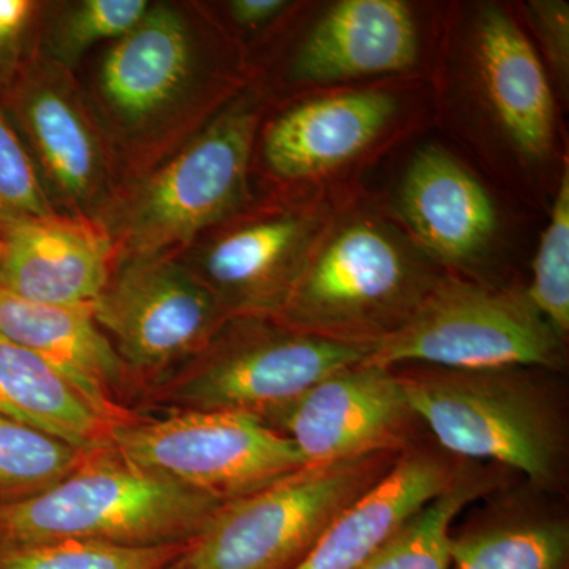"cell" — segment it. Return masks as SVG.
Here are the masks:
<instances>
[{
  "label": "cell",
  "mask_w": 569,
  "mask_h": 569,
  "mask_svg": "<svg viewBox=\"0 0 569 569\" xmlns=\"http://www.w3.org/2000/svg\"><path fill=\"white\" fill-rule=\"evenodd\" d=\"M89 455L0 415V505L39 496L73 473Z\"/></svg>",
  "instance_id": "cell-24"
},
{
  "label": "cell",
  "mask_w": 569,
  "mask_h": 569,
  "mask_svg": "<svg viewBox=\"0 0 569 569\" xmlns=\"http://www.w3.org/2000/svg\"><path fill=\"white\" fill-rule=\"evenodd\" d=\"M395 370L438 448L458 459L515 470L541 492L561 488L567 417L549 381L538 376L542 369L408 365Z\"/></svg>",
  "instance_id": "cell-1"
},
{
  "label": "cell",
  "mask_w": 569,
  "mask_h": 569,
  "mask_svg": "<svg viewBox=\"0 0 569 569\" xmlns=\"http://www.w3.org/2000/svg\"><path fill=\"white\" fill-rule=\"evenodd\" d=\"M529 13L561 84L569 74V7L560 0H533Z\"/></svg>",
  "instance_id": "cell-29"
},
{
  "label": "cell",
  "mask_w": 569,
  "mask_h": 569,
  "mask_svg": "<svg viewBox=\"0 0 569 569\" xmlns=\"http://www.w3.org/2000/svg\"><path fill=\"white\" fill-rule=\"evenodd\" d=\"M418 58L413 13L400 0H342L302 41L298 80L331 82L410 69Z\"/></svg>",
  "instance_id": "cell-18"
},
{
  "label": "cell",
  "mask_w": 569,
  "mask_h": 569,
  "mask_svg": "<svg viewBox=\"0 0 569 569\" xmlns=\"http://www.w3.org/2000/svg\"><path fill=\"white\" fill-rule=\"evenodd\" d=\"M0 288L43 305H96L118 264V244L104 224L54 212L0 234Z\"/></svg>",
  "instance_id": "cell-12"
},
{
  "label": "cell",
  "mask_w": 569,
  "mask_h": 569,
  "mask_svg": "<svg viewBox=\"0 0 569 569\" xmlns=\"http://www.w3.org/2000/svg\"><path fill=\"white\" fill-rule=\"evenodd\" d=\"M399 208L438 263H475L496 236L497 211L488 190L443 149L415 156L400 186Z\"/></svg>",
  "instance_id": "cell-17"
},
{
  "label": "cell",
  "mask_w": 569,
  "mask_h": 569,
  "mask_svg": "<svg viewBox=\"0 0 569 569\" xmlns=\"http://www.w3.org/2000/svg\"><path fill=\"white\" fill-rule=\"evenodd\" d=\"M451 569H568L569 523L535 505L509 501L451 535Z\"/></svg>",
  "instance_id": "cell-22"
},
{
  "label": "cell",
  "mask_w": 569,
  "mask_h": 569,
  "mask_svg": "<svg viewBox=\"0 0 569 569\" xmlns=\"http://www.w3.org/2000/svg\"><path fill=\"white\" fill-rule=\"evenodd\" d=\"M151 7L148 0H82L63 11L48 36L50 61L69 70L102 41L122 39Z\"/></svg>",
  "instance_id": "cell-26"
},
{
  "label": "cell",
  "mask_w": 569,
  "mask_h": 569,
  "mask_svg": "<svg viewBox=\"0 0 569 569\" xmlns=\"http://www.w3.org/2000/svg\"><path fill=\"white\" fill-rule=\"evenodd\" d=\"M266 425L290 438L307 466L402 452L421 426L391 367L359 365L318 381Z\"/></svg>",
  "instance_id": "cell-10"
},
{
  "label": "cell",
  "mask_w": 569,
  "mask_h": 569,
  "mask_svg": "<svg viewBox=\"0 0 569 569\" xmlns=\"http://www.w3.org/2000/svg\"><path fill=\"white\" fill-rule=\"evenodd\" d=\"M0 415L43 430L82 452L114 448L118 422L47 361L0 336Z\"/></svg>",
  "instance_id": "cell-21"
},
{
  "label": "cell",
  "mask_w": 569,
  "mask_h": 569,
  "mask_svg": "<svg viewBox=\"0 0 569 569\" xmlns=\"http://www.w3.org/2000/svg\"><path fill=\"white\" fill-rule=\"evenodd\" d=\"M11 112L50 197L88 216L104 189L107 151L67 70L51 61L29 67L14 86Z\"/></svg>",
  "instance_id": "cell-11"
},
{
  "label": "cell",
  "mask_w": 569,
  "mask_h": 569,
  "mask_svg": "<svg viewBox=\"0 0 569 569\" xmlns=\"http://www.w3.org/2000/svg\"><path fill=\"white\" fill-rule=\"evenodd\" d=\"M37 9L32 0H0V77L13 73Z\"/></svg>",
  "instance_id": "cell-30"
},
{
  "label": "cell",
  "mask_w": 569,
  "mask_h": 569,
  "mask_svg": "<svg viewBox=\"0 0 569 569\" xmlns=\"http://www.w3.org/2000/svg\"><path fill=\"white\" fill-rule=\"evenodd\" d=\"M223 503L138 466L114 448L103 449L39 496L0 505V549L59 539L121 546L192 542Z\"/></svg>",
  "instance_id": "cell-2"
},
{
  "label": "cell",
  "mask_w": 569,
  "mask_h": 569,
  "mask_svg": "<svg viewBox=\"0 0 569 569\" xmlns=\"http://www.w3.org/2000/svg\"><path fill=\"white\" fill-rule=\"evenodd\" d=\"M372 350V343L326 339L276 318H230L151 399L178 411H228L266 425L318 381L366 362Z\"/></svg>",
  "instance_id": "cell-4"
},
{
  "label": "cell",
  "mask_w": 569,
  "mask_h": 569,
  "mask_svg": "<svg viewBox=\"0 0 569 569\" xmlns=\"http://www.w3.org/2000/svg\"><path fill=\"white\" fill-rule=\"evenodd\" d=\"M531 306L550 328L567 339L569 331V173L561 178L549 223L539 241L533 274L526 290Z\"/></svg>",
  "instance_id": "cell-27"
},
{
  "label": "cell",
  "mask_w": 569,
  "mask_h": 569,
  "mask_svg": "<svg viewBox=\"0 0 569 569\" xmlns=\"http://www.w3.org/2000/svg\"><path fill=\"white\" fill-rule=\"evenodd\" d=\"M505 468L463 460L455 485L419 509L359 569H451L452 526L475 501L500 488Z\"/></svg>",
  "instance_id": "cell-23"
},
{
  "label": "cell",
  "mask_w": 569,
  "mask_h": 569,
  "mask_svg": "<svg viewBox=\"0 0 569 569\" xmlns=\"http://www.w3.org/2000/svg\"><path fill=\"white\" fill-rule=\"evenodd\" d=\"M54 212L28 146L0 107V234L13 224Z\"/></svg>",
  "instance_id": "cell-28"
},
{
  "label": "cell",
  "mask_w": 569,
  "mask_h": 569,
  "mask_svg": "<svg viewBox=\"0 0 569 569\" xmlns=\"http://www.w3.org/2000/svg\"><path fill=\"white\" fill-rule=\"evenodd\" d=\"M369 365L445 369L535 367L560 370L563 339L526 291L440 277L413 316L373 346Z\"/></svg>",
  "instance_id": "cell-6"
},
{
  "label": "cell",
  "mask_w": 569,
  "mask_h": 569,
  "mask_svg": "<svg viewBox=\"0 0 569 569\" xmlns=\"http://www.w3.org/2000/svg\"><path fill=\"white\" fill-rule=\"evenodd\" d=\"M391 93L350 91L296 104L266 130L263 156L283 179L323 174L365 151L395 118Z\"/></svg>",
  "instance_id": "cell-19"
},
{
  "label": "cell",
  "mask_w": 569,
  "mask_h": 569,
  "mask_svg": "<svg viewBox=\"0 0 569 569\" xmlns=\"http://www.w3.org/2000/svg\"><path fill=\"white\" fill-rule=\"evenodd\" d=\"M190 542L121 546L59 539L0 549V569H163L181 559Z\"/></svg>",
  "instance_id": "cell-25"
},
{
  "label": "cell",
  "mask_w": 569,
  "mask_h": 569,
  "mask_svg": "<svg viewBox=\"0 0 569 569\" xmlns=\"http://www.w3.org/2000/svg\"><path fill=\"white\" fill-rule=\"evenodd\" d=\"M462 463L436 443L411 445L328 527L295 569L361 568L419 509L455 485Z\"/></svg>",
  "instance_id": "cell-16"
},
{
  "label": "cell",
  "mask_w": 569,
  "mask_h": 569,
  "mask_svg": "<svg viewBox=\"0 0 569 569\" xmlns=\"http://www.w3.org/2000/svg\"><path fill=\"white\" fill-rule=\"evenodd\" d=\"M200 52L178 7H149L137 26L108 48L97 89L112 121L141 132L181 103L197 78Z\"/></svg>",
  "instance_id": "cell-13"
},
{
  "label": "cell",
  "mask_w": 569,
  "mask_h": 569,
  "mask_svg": "<svg viewBox=\"0 0 569 569\" xmlns=\"http://www.w3.org/2000/svg\"><path fill=\"white\" fill-rule=\"evenodd\" d=\"M163 569H190V568L187 567L186 563H183L182 557H181V559L173 561V563L168 565V567H164Z\"/></svg>",
  "instance_id": "cell-32"
},
{
  "label": "cell",
  "mask_w": 569,
  "mask_h": 569,
  "mask_svg": "<svg viewBox=\"0 0 569 569\" xmlns=\"http://www.w3.org/2000/svg\"><path fill=\"white\" fill-rule=\"evenodd\" d=\"M438 280L387 227L353 220L316 241L276 320L376 346L413 316Z\"/></svg>",
  "instance_id": "cell-3"
},
{
  "label": "cell",
  "mask_w": 569,
  "mask_h": 569,
  "mask_svg": "<svg viewBox=\"0 0 569 569\" xmlns=\"http://www.w3.org/2000/svg\"><path fill=\"white\" fill-rule=\"evenodd\" d=\"M402 452L306 466L224 501L190 542L183 563L190 569H295Z\"/></svg>",
  "instance_id": "cell-5"
},
{
  "label": "cell",
  "mask_w": 569,
  "mask_h": 569,
  "mask_svg": "<svg viewBox=\"0 0 569 569\" xmlns=\"http://www.w3.org/2000/svg\"><path fill=\"white\" fill-rule=\"evenodd\" d=\"M2 250H3L2 239H0V260H2Z\"/></svg>",
  "instance_id": "cell-33"
},
{
  "label": "cell",
  "mask_w": 569,
  "mask_h": 569,
  "mask_svg": "<svg viewBox=\"0 0 569 569\" xmlns=\"http://www.w3.org/2000/svg\"><path fill=\"white\" fill-rule=\"evenodd\" d=\"M93 316L138 377L186 365L230 320L189 266L171 254L123 258L93 305Z\"/></svg>",
  "instance_id": "cell-9"
},
{
  "label": "cell",
  "mask_w": 569,
  "mask_h": 569,
  "mask_svg": "<svg viewBox=\"0 0 569 569\" xmlns=\"http://www.w3.org/2000/svg\"><path fill=\"white\" fill-rule=\"evenodd\" d=\"M116 451L187 488L228 501L306 467L290 438L228 411H176L116 427Z\"/></svg>",
  "instance_id": "cell-8"
},
{
  "label": "cell",
  "mask_w": 569,
  "mask_h": 569,
  "mask_svg": "<svg viewBox=\"0 0 569 569\" xmlns=\"http://www.w3.org/2000/svg\"><path fill=\"white\" fill-rule=\"evenodd\" d=\"M479 78L509 140L523 156L552 149L553 97L548 74L526 33L507 11L486 7L477 28Z\"/></svg>",
  "instance_id": "cell-20"
},
{
  "label": "cell",
  "mask_w": 569,
  "mask_h": 569,
  "mask_svg": "<svg viewBox=\"0 0 569 569\" xmlns=\"http://www.w3.org/2000/svg\"><path fill=\"white\" fill-rule=\"evenodd\" d=\"M0 336L58 369L119 426L140 417L123 406L130 372L97 323L93 305H43L0 288Z\"/></svg>",
  "instance_id": "cell-15"
},
{
  "label": "cell",
  "mask_w": 569,
  "mask_h": 569,
  "mask_svg": "<svg viewBox=\"0 0 569 569\" xmlns=\"http://www.w3.org/2000/svg\"><path fill=\"white\" fill-rule=\"evenodd\" d=\"M257 108L241 100L134 190L119 241L130 254H170L242 204L257 133Z\"/></svg>",
  "instance_id": "cell-7"
},
{
  "label": "cell",
  "mask_w": 569,
  "mask_h": 569,
  "mask_svg": "<svg viewBox=\"0 0 569 569\" xmlns=\"http://www.w3.org/2000/svg\"><path fill=\"white\" fill-rule=\"evenodd\" d=\"M287 6L283 0H234L230 3V13L242 28L254 29L274 20Z\"/></svg>",
  "instance_id": "cell-31"
},
{
  "label": "cell",
  "mask_w": 569,
  "mask_h": 569,
  "mask_svg": "<svg viewBox=\"0 0 569 569\" xmlns=\"http://www.w3.org/2000/svg\"><path fill=\"white\" fill-rule=\"evenodd\" d=\"M317 222L274 213L217 236L189 266L230 318H276L316 244Z\"/></svg>",
  "instance_id": "cell-14"
}]
</instances>
